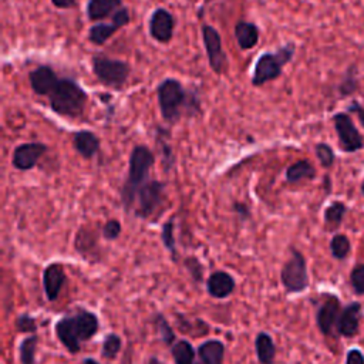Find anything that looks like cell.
Instances as JSON below:
<instances>
[{
	"instance_id": "6da1fadb",
	"label": "cell",
	"mask_w": 364,
	"mask_h": 364,
	"mask_svg": "<svg viewBox=\"0 0 364 364\" xmlns=\"http://www.w3.org/2000/svg\"><path fill=\"white\" fill-rule=\"evenodd\" d=\"M156 97L161 115L166 122L175 124L182 115L192 117L200 112L199 98L176 78L162 80L156 87Z\"/></svg>"
},
{
	"instance_id": "7a4b0ae2",
	"label": "cell",
	"mask_w": 364,
	"mask_h": 364,
	"mask_svg": "<svg viewBox=\"0 0 364 364\" xmlns=\"http://www.w3.org/2000/svg\"><path fill=\"white\" fill-rule=\"evenodd\" d=\"M100 330V320L95 313L82 307L75 313L63 316L55 324L54 331L60 343L71 354H77L82 341L91 340Z\"/></svg>"
},
{
	"instance_id": "3957f363",
	"label": "cell",
	"mask_w": 364,
	"mask_h": 364,
	"mask_svg": "<svg viewBox=\"0 0 364 364\" xmlns=\"http://www.w3.org/2000/svg\"><path fill=\"white\" fill-rule=\"evenodd\" d=\"M46 97L53 112L67 118H80L88 101V94L77 81L60 75L48 88Z\"/></svg>"
},
{
	"instance_id": "277c9868",
	"label": "cell",
	"mask_w": 364,
	"mask_h": 364,
	"mask_svg": "<svg viewBox=\"0 0 364 364\" xmlns=\"http://www.w3.org/2000/svg\"><path fill=\"white\" fill-rule=\"evenodd\" d=\"M155 164L154 152L145 145H135L129 154L128 175L121 188V202L127 212L134 208L138 189L149 181V172Z\"/></svg>"
},
{
	"instance_id": "5b68a950",
	"label": "cell",
	"mask_w": 364,
	"mask_h": 364,
	"mask_svg": "<svg viewBox=\"0 0 364 364\" xmlns=\"http://www.w3.org/2000/svg\"><path fill=\"white\" fill-rule=\"evenodd\" d=\"M294 44L289 43L280 47L276 53H263L257 57L250 78L252 85L262 87L269 81H273L282 75L283 67L293 58Z\"/></svg>"
},
{
	"instance_id": "8992f818",
	"label": "cell",
	"mask_w": 364,
	"mask_h": 364,
	"mask_svg": "<svg viewBox=\"0 0 364 364\" xmlns=\"http://www.w3.org/2000/svg\"><path fill=\"white\" fill-rule=\"evenodd\" d=\"M91 67L98 81L114 90H121L131 73V67L127 61L109 58L101 54H97L91 58Z\"/></svg>"
},
{
	"instance_id": "52a82bcc",
	"label": "cell",
	"mask_w": 364,
	"mask_h": 364,
	"mask_svg": "<svg viewBox=\"0 0 364 364\" xmlns=\"http://www.w3.org/2000/svg\"><path fill=\"white\" fill-rule=\"evenodd\" d=\"M280 282L286 293H301L309 287L310 279L307 273V262L304 255L296 247L290 249V257L280 270Z\"/></svg>"
},
{
	"instance_id": "ba28073f",
	"label": "cell",
	"mask_w": 364,
	"mask_h": 364,
	"mask_svg": "<svg viewBox=\"0 0 364 364\" xmlns=\"http://www.w3.org/2000/svg\"><path fill=\"white\" fill-rule=\"evenodd\" d=\"M165 200V182L149 179L144 183L135 196L134 202V215L139 219H149Z\"/></svg>"
},
{
	"instance_id": "9c48e42d",
	"label": "cell",
	"mask_w": 364,
	"mask_h": 364,
	"mask_svg": "<svg viewBox=\"0 0 364 364\" xmlns=\"http://www.w3.org/2000/svg\"><path fill=\"white\" fill-rule=\"evenodd\" d=\"M333 124L338 136L340 148L344 152L353 154L364 146V138L348 114L337 112L336 115H333Z\"/></svg>"
},
{
	"instance_id": "30bf717a",
	"label": "cell",
	"mask_w": 364,
	"mask_h": 364,
	"mask_svg": "<svg viewBox=\"0 0 364 364\" xmlns=\"http://www.w3.org/2000/svg\"><path fill=\"white\" fill-rule=\"evenodd\" d=\"M203 46L208 55V63L215 74H222L228 64V55L222 47V37L219 31L210 24H202L200 28Z\"/></svg>"
},
{
	"instance_id": "8fae6325",
	"label": "cell",
	"mask_w": 364,
	"mask_h": 364,
	"mask_svg": "<svg viewBox=\"0 0 364 364\" xmlns=\"http://www.w3.org/2000/svg\"><path fill=\"white\" fill-rule=\"evenodd\" d=\"M341 313L340 299L334 294H326L316 311V324L321 334L333 336L338 316Z\"/></svg>"
},
{
	"instance_id": "7c38bea8",
	"label": "cell",
	"mask_w": 364,
	"mask_h": 364,
	"mask_svg": "<svg viewBox=\"0 0 364 364\" xmlns=\"http://www.w3.org/2000/svg\"><path fill=\"white\" fill-rule=\"evenodd\" d=\"M173 30H175V17L173 14L164 9V7H156L148 20V31L149 36L158 41V43H169L173 37Z\"/></svg>"
},
{
	"instance_id": "4fadbf2b",
	"label": "cell",
	"mask_w": 364,
	"mask_h": 364,
	"mask_svg": "<svg viewBox=\"0 0 364 364\" xmlns=\"http://www.w3.org/2000/svg\"><path fill=\"white\" fill-rule=\"evenodd\" d=\"M47 145L43 142H24L14 148L11 155V165L18 171L33 169L43 155L47 152Z\"/></svg>"
},
{
	"instance_id": "5bb4252c",
	"label": "cell",
	"mask_w": 364,
	"mask_h": 364,
	"mask_svg": "<svg viewBox=\"0 0 364 364\" xmlns=\"http://www.w3.org/2000/svg\"><path fill=\"white\" fill-rule=\"evenodd\" d=\"M67 280L64 267L58 262L47 264L43 270V289L48 301H55Z\"/></svg>"
},
{
	"instance_id": "9a60e30c",
	"label": "cell",
	"mask_w": 364,
	"mask_h": 364,
	"mask_svg": "<svg viewBox=\"0 0 364 364\" xmlns=\"http://www.w3.org/2000/svg\"><path fill=\"white\" fill-rule=\"evenodd\" d=\"M363 306L358 301H353L341 309L337 320L336 331L343 337H354L360 330V318Z\"/></svg>"
},
{
	"instance_id": "2e32d148",
	"label": "cell",
	"mask_w": 364,
	"mask_h": 364,
	"mask_svg": "<svg viewBox=\"0 0 364 364\" xmlns=\"http://www.w3.org/2000/svg\"><path fill=\"white\" fill-rule=\"evenodd\" d=\"M235 287L236 280L226 270H215L206 279V291L215 299H228Z\"/></svg>"
},
{
	"instance_id": "e0dca14e",
	"label": "cell",
	"mask_w": 364,
	"mask_h": 364,
	"mask_svg": "<svg viewBox=\"0 0 364 364\" xmlns=\"http://www.w3.org/2000/svg\"><path fill=\"white\" fill-rule=\"evenodd\" d=\"M57 77L58 74L50 65H38L28 74L30 87L34 91V94L46 97L48 88L53 85Z\"/></svg>"
},
{
	"instance_id": "ac0fdd59",
	"label": "cell",
	"mask_w": 364,
	"mask_h": 364,
	"mask_svg": "<svg viewBox=\"0 0 364 364\" xmlns=\"http://www.w3.org/2000/svg\"><path fill=\"white\" fill-rule=\"evenodd\" d=\"M73 146L82 158L91 159L100 151L101 141L92 131L81 129L73 135Z\"/></svg>"
},
{
	"instance_id": "d6986e66",
	"label": "cell",
	"mask_w": 364,
	"mask_h": 364,
	"mask_svg": "<svg viewBox=\"0 0 364 364\" xmlns=\"http://www.w3.org/2000/svg\"><path fill=\"white\" fill-rule=\"evenodd\" d=\"M225 350H226V347H225L223 341H220L218 338H210V340L203 341L198 347L196 354L202 364H223Z\"/></svg>"
},
{
	"instance_id": "ffe728a7",
	"label": "cell",
	"mask_w": 364,
	"mask_h": 364,
	"mask_svg": "<svg viewBox=\"0 0 364 364\" xmlns=\"http://www.w3.org/2000/svg\"><path fill=\"white\" fill-rule=\"evenodd\" d=\"M235 38L240 50H250L259 43V28L252 21L239 20L235 26Z\"/></svg>"
},
{
	"instance_id": "44dd1931",
	"label": "cell",
	"mask_w": 364,
	"mask_h": 364,
	"mask_svg": "<svg viewBox=\"0 0 364 364\" xmlns=\"http://www.w3.org/2000/svg\"><path fill=\"white\" fill-rule=\"evenodd\" d=\"M122 4V0H88L87 17L91 21H98L114 14Z\"/></svg>"
},
{
	"instance_id": "7402d4cb",
	"label": "cell",
	"mask_w": 364,
	"mask_h": 364,
	"mask_svg": "<svg viewBox=\"0 0 364 364\" xmlns=\"http://www.w3.org/2000/svg\"><path fill=\"white\" fill-rule=\"evenodd\" d=\"M256 357L260 364H273L276 358V346L272 336L266 331H259L255 338Z\"/></svg>"
},
{
	"instance_id": "603a6c76",
	"label": "cell",
	"mask_w": 364,
	"mask_h": 364,
	"mask_svg": "<svg viewBox=\"0 0 364 364\" xmlns=\"http://www.w3.org/2000/svg\"><path fill=\"white\" fill-rule=\"evenodd\" d=\"M286 182L287 183H297L304 179H314L316 178V168L307 159H300L293 162L286 169Z\"/></svg>"
},
{
	"instance_id": "cb8c5ba5",
	"label": "cell",
	"mask_w": 364,
	"mask_h": 364,
	"mask_svg": "<svg viewBox=\"0 0 364 364\" xmlns=\"http://www.w3.org/2000/svg\"><path fill=\"white\" fill-rule=\"evenodd\" d=\"M74 247L78 253H81L84 257H88L92 252L97 250V236L92 229L90 228H80L75 239H74Z\"/></svg>"
},
{
	"instance_id": "d4e9b609",
	"label": "cell",
	"mask_w": 364,
	"mask_h": 364,
	"mask_svg": "<svg viewBox=\"0 0 364 364\" xmlns=\"http://www.w3.org/2000/svg\"><path fill=\"white\" fill-rule=\"evenodd\" d=\"M171 355L175 364H193L196 351L188 340H176L171 347Z\"/></svg>"
},
{
	"instance_id": "484cf974",
	"label": "cell",
	"mask_w": 364,
	"mask_h": 364,
	"mask_svg": "<svg viewBox=\"0 0 364 364\" xmlns=\"http://www.w3.org/2000/svg\"><path fill=\"white\" fill-rule=\"evenodd\" d=\"M121 27L117 23H98L91 26V28L88 30V40L95 44V46H102L104 43L108 41V38L117 33Z\"/></svg>"
},
{
	"instance_id": "4316f807",
	"label": "cell",
	"mask_w": 364,
	"mask_h": 364,
	"mask_svg": "<svg viewBox=\"0 0 364 364\" xmlns=\"http://www.w3.org/2000/svg\"><path fill=\"white\" fill-rule=\"evenodd\" d=\"M347 212V206L340 202V200H336V202H331L326 209H324V225L328 230H334L337 229L343 219H344V215Z\"/></svg>"
},
{
	"instance_id": "83f0119b",
	"label": "cell",
	"mask_w": 364,
	"mask_h": 364,
	"mask_svg": "<svg viewBox=\"0 0 364 364\" xmlns=\"http://www.w3.org/2000/svg\"><path fill=\"white\" fill-rule=\"evenodd\" d=\"M38 346V336L31 334L21 340L18 346V357L21 364H34L36 363V351Z\"/></svg>"
},
{
	"instance_id": "f1b7e54d",
	"label": "cell",
	"mask_w": 364,
	"mask_h": 364,
	"mask_svg": "<svg viewBox=\"0 0 364 364\" xmlns=\"http://www.w3.org/2000/svg\"><path fill=\"white\" fill-rule=\"evenodd\" d=\"M161 240L164 246L168 249V252L172 256V260H178V250H176V242H175V219H168L162 228H161Z\"/></svg>"
},
{
	"instance_id": "f546056e",
	"label": "cell",
	"mask_w": 364,
	"mask_h": 364,
	"mask_svg": "<svg viewBox=\"0 0 364 364\" xmlns=\"http://www.w3.org/2000/svg\"><path fill=\"white\" fill-rule=\"evenodd\" d=\"M331 256L337 260H344L351 252V242L343 233H336L330 240Z\"/></svg>"
},
{
	"instance_id": "4dcf8cb0",
	"label": "cell",
	"mask_w": 364,
	"mask_h": 364,
	"mask_svg": "<svg viewBox=\"0 0 364 364\" xmlns=\"http://www.w3.org/2000/svg\"><path fill=\"white\" fill-rule=\"evenodd\" d=\"M122 347V340L118 334L115 333H109L105 336L104 341H102V347H101V355L105 360H114L118 353L121 351Z\"/></svg>"
},
{
	"instance_id": "1f68e13d",
	"label": "cell",
	"mask_w": 364,
	"mask_h": 364,
	"mask_svg": "<svg viewBox=\"0 0 364 364\" xmlns=\"http://www.w3.org/2000/svg\"><path fill=\"white\" fill-rule=\"evenodd\" d=\"M154 321H155V326H156V330H158V333H159L161 340H162L168 347H172V346L175 344V341H176V337H175V333H173L171 324L168 323V320L164 317V314L158 313V314L155 316Z\"/></svg>"
},
{
	"instance_id": "d6a6232c",
	"label": "cell",
	"mask_w": 364,
	"mask_h": 364,
	"mask_svg": "<svg viewBox=\"0 0 364 364\" xmlns=\"http://www.w3.org/2000/svg\"><path fill=\"white\" fill-rule=\"evenodd\" d=\"M156 145L159 148V154H161V161H162L164 169L168 172L173 166V164H175V155L172 152L171 144L166 139H164L162 132H159L158 136H156Z\"/></svg>"
},
{
	"instance_id": "836d02e7",
	"label": "cell",
	"mask_w": 364,
	"mask_h": 364,
	"mask_svg": "<svg viewBox=\"0 0 364 364\" xmlns=\"http://www.w3.org/2000/svg\"><path fill=\"white\" fill-rule=\"evenodd\" d=\"M314 154L323 168H331L336 161V155L333 148L326 142H318L314 145Z\"/></svg>"
},
{
	"instance_id": "e575fe53",
	"label": "cell",
	"mask_w": 364,
	"mask_h": 364,
	"mask_svg": "<svg viewBox=\"0 0 364 364\" xmlns=\"http://www.w3.org/2000/svg\"><path fill=\"white\" fill-rule=\"evenodd\" d=\"M350 284L355 294L364 296V263H358L351 269Z\"/></svg>"
},
{
	"instance_id": "d590c367",
	"label": "cell",
	"mask_w": 364,
	"mask_h": 364,
	"mask_svg": "<svg viewBox=\"0 0 364 364\" xmlns=\"http://www.w3.org/2000/svg\"><path fill=\"white\" fill-rule=\"evenodd\" d=\"M14 326H16V330L20 331V333H36L37 331V318L30 316L28 313H21L16 317V321H14Z\"/></svg>"
},
{
	"instance_id": "8d00e7d4",
	"label": "cell",
	"mask_w": 364,
	"mask_h": 364,
	"mask_svg": "<svg viewBox=\"0 0 364 364\" xmlns=\"http://www.w3.org/2000/svg\"><path fill=\"white\" fill-rule=\"evenodd\" d=\"M121 230H122V226H121L119 220H117V219H108V220L102 225L101 235H102V237L107 239V240H115V239L119 237Z\"/></svg>"
},
{
	"instance_id": "74e56055",
	"label": "cell",
	"mask_w": 364,
	"mask_h": 364,
	"mask_svg": "<svg viewBox=\"0 0 364 364\" xmlns=\"http://www.w3.org/2000/svg\"><path fill=\"white\" fill-rule=\"evenodd\" d=\"M351 71H353V67L348 68V71L346 73L343 81L340 82L338 90H340V94H341V95H350V94H353V92L355 91V88H357V80H355V75H354Z\"/></svg>"
},
{
	"instance_id": "f35d334b",
	"label": "cell",
	"mask_w": 364,
	"mask_h": 364,
	"mask_svg": "<svg viewBox=\"0 0 364 364\" xmlns=\"http://www.w3.org/2000/svg\"><path fill=\"white\" fill-rule=\"evenodd\" d=\"M183 264L185 267L188 269V272L191 273V276L193 277V280L196 282H200L202 280V273H203V264L193 256L191 257H186L183 260Z\"/></svg>"
},
{
	"instance_id": "ab89813d",
	"label": "cell",
	"mask_w": 364,
	"mask_h": 364,
	"mask_svg": "<svg viewBox=\"0 0 364 364\" xmlns=\"http://www.w3.org/2000/svg\"><path fill=\"white\" fill-rule=\"evenodd\" d=\"M112 21L117 23L119 27H124L129 23V10L127 7H119L114 14H112Z\"/></svg>"
},
{
	"instance_id": "60d3db41",
	"label": "cell",
	"mask_w": 364,
	"mask_h": 364,
	"mask_svg": "<svg viewBox=\"0 0 364 364\" xmlns=\"http://www.w3.org/2000/svg\"><path fill=\"white\" fill-rule=\"evenodd\" d=\"M344 364H364V354L358 348H351L347 351Z\"/></svg>"
},
{
	"instance_id": "b9f144b4",
	"label": "cell",
	"mask_w": 364,
	"mask_h": 364,
	"mask_svg": "<svg viewBox=\"0 0 364 364\" xmlns=\"http://www.w3.org/2000/svg\"><path fill=\"white\" fill-rule=\"evenodd\" d=\"M233 210L239 215L240 219H249L250 218L249 208L245 203H242V202H235L233 203Z\"/></svg>"
},
{
	"instance_id": "7bdbcfd3",
	"label": "cell",
	"mask_w": 364,
	"mask_h": 364,
	"mask_svg": "<svg viewBox=\"0 0 364 364\" xmlns=\"http://www.w3.org/2000/svg\"><path fill=\"white\" fill-rule=\"evenodd\" d=\"M347 111L355 112V114L358 115L360 124L364 127V107H361L358 102H351V104L347 107Z\"/></svg>"
},
{
	"instance_id": "ee69618b",
	"label": "cell",
	"mask_w": 364,
	"mask_h": 364,
	"mask_svg": "<svg viewBox=\"0 0 364 364\" xmlns=\"http://www.w3.org/2000/svg\"><path fill=\"white\" fill-rule=\"evenodd\" d=\"M51 3L57 9H74L77 6V0H51Z\"/></svg>"
},
{
	"instance_id": "f6af8a7d",
	"label": "cell",
	"mask_w": 364,
	"mask_h": 364,
	"mask_svg": "<svg viewBox=\"0 0 364 364\" xmlns=\"http://www.w3.org/2000/svg\"><path fill=\"white\" fill-rule=\"evenodd\" d=\"M146 364H162V361L158 358V357H155V355H152V357H149L148 358V361H146Z\"/></svg>"
},
{
	"instance_id": "bcb514c9",
	"label": "cell",
	"mask_w": 364,
	"mask_h": 364,
	"mask_svg": "<svg viewBox=\"0 0 364 364\" xmlns=\"http://www.w3.org/2000/svg\"><path fill=\"white\" fill-rule=\"evenodd\" d=\"M210 1H213V0H203V3H202V7H200V10H199V13H198L199 18H202V17H203V10H205L206 4H208V3H210Z\"/></svg>"
},
{
	"instance_id": "7dc6e473",
	"label": "cell",
	"mask_w": 364,
	"mask_h": 364,
	"mask_svg": "<svg viewBox=\"0 0 364 364\" xmlns=\"http://www.w3.org/2000/svg\"><path fill=\"white\" fill-rule=\"evenodd\" d=\"M82 364H100V363L97 360H94V358H85L82 361Z\"/></svg>"
},
{
	"instance_id": "c3c4849f",
	"label": "cell",
	"mask_w": 364,
	"mask_h": 364,
	"mask_svg": "<svg viewBox=\"0 0 364 364\" xmlns=\"http://www.w3.org/2000/svg\"><path fill=\"white\" fill-rule=\"evenodd\" d=\"M361 193L364 195V181H363V183H361Z\"/></svg>"
},
{
	"instance_id": "681fc988",
	"label": "cell",
	"mask_w": 364,
	"mask_h": 364,
	"mask_svg": "<svg viewBox=\"0 0 364 364\" xmlns=\"http://www.w3.org/2000/svg\"><path fill=\"white\" fill-rule=\"evenodd\" d=\"M193 364H202V363H200V361H199V363H196V361H195V363H193Z\"/></svg>"
}]
</instances>
